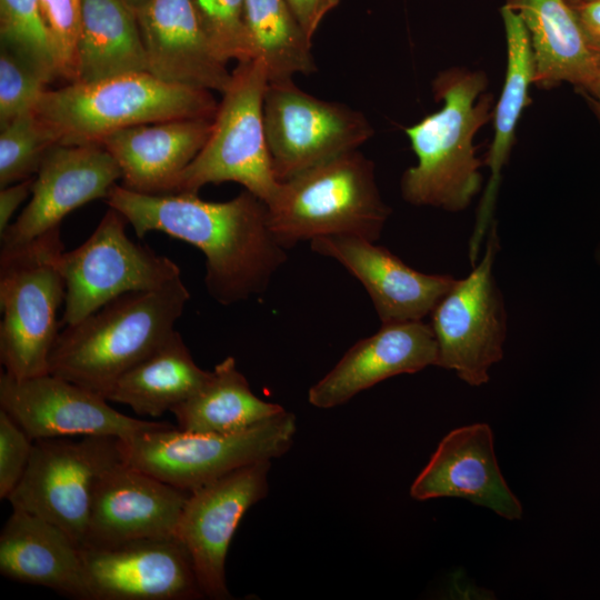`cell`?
<instances>
[{"instance_id":"obj_32","label":"cell","mask_w":600,"mask_h":600,"mask_svg":"<svg viewBox=\"0 0 600 600\" xmlns=\"http://www.w3.org/2000/svg\"><path fill=\"white\" fill-rule=\"evenodd\" d=\"M217 56L224 62L253 59L246 22V0H191Z\"/></svg>"},{"instance_id":"obj_9","label":"cell","mask_w":600,"mask_h":600,"mask_svg":"<svg viewBox=\"0 0 600 600\" xmlns=\"http://www.w3.org/2000/svg\"><path fill=\"white\" fill-rule=\"evenodd\" d=\"M121 462V439L117 437L34 440L26 472L7 500L12 509L58 526L83 548L97 484Z\"/></svg>"},{"instance_id":"obj_5","label":"cell","mask_w":600,"mask_h":600,"mask_svg":"<svg viewBox=\"0 0 600 600\" xmlns=\"http://www.w3.org/2000/svg\"><path fill=\"white\" fill-rule=\"evenodd\" d=\"M267 208L271 231L286 249L326 236L376 242L391 213L374 164L359 149L280 182Z\"/></svg>"},{"instance_id":"obj_22","label":"cell","mask_w":600,"mask_h":600,"mask_svg":"<svg viewBox=\"0 0 600 600\" xmlns=\"http://www.w3.org/2000/svg\"><path fill=\"white\" fill-rule=\"evenodd\" d=\"M212 119L138 124L106 136L102 144L122 172L121 186L141 193H170L180 173L203 148Z\"/></svg>"},{"instance_id":"obj_29","label":"cell","mask_w":600,"mask_h":600,"mask_svg":"<svg viewBox=\"0 0 600 600\" xmlns=\"http://www.w3.org/2000/svg\"><path fill=\"white\" fill-rule=\"evenodd\" d=\"M246 22L253 59L264 63L269 81L317 70L311 39L286 0H246Z\"/></svg>"},{"instance_id":"obj_28","label":"cell","mask_w":600,"mask_h":600,"mask_svg":"<svg viewBox=\"0 0 600 600\" xmlns=\"http://www.w3.org/2000/svg\"><path fill=\"white\" fill-rule=\"evenodd\" d=\"M280 404L257 397L234 358L216 364L206 383L172 409L178 428L198 433H234L283 412Z\"/></svg>"},{"instance_id":"obj_14","label":"cell","mask_w":600,"mask_h":600,"mask_svg":"<svg viewBox=\"0 0 600 600\" xmlns=\"http://www.w3.org/2000/svg\"><path fill=\"white\" fill-rule=\"evenodd\" d=\"M271 462L236 469L188 497L176 536L191 558L206 598L231 599L226 580L229 544L246 512L267 496Z\"/></svg>"},{"instance_id":"obj_20","label":"cell","mask_w":600,"mask_h":600,"mask_svg":"<svg viewBox=\"0 0 600 600\" xmlns=\"http://www.w3.org/2000/svg\"><path fill=\"white\" fill-rule=\"evenodd\" d=\"M437 358L438 346L430 324L422 320L381 323L376 333L350 347L310 387L308 401L319 409L341 406L388 378L436 366Z\"/></svg>"},{"instance_id":"obj_40","label":"cell","mask_w":600,"mask_h":600,"mask_svg":"<svg viewBox=\"0 0 600 600\" xmlns=\"http://www.w3.org/2000/svg\"><path fill=\"white\" fill-rule=\"evenodd\" d=\"M596 108H597V110H598V112H599V114H600V103H597V102H596Z\"/></svg>"},{"instance_id":"obj_2","label":"cell","mask_w":600,"mask_h":600,"mask_svg":"<svg viewBox=\"0 0 600 600\" xmlns=\"http://www.w3.org/2000/svg\"><path fill=\"white\" fill-rule=\"evenodd\" d=\"M487 84L482 71L459 67L434 78L432 90L436 100L442 101L441 109L404 128L418 160L400 182L408 203L459 212L480 191L481 161L473 139L493 117Z\"/></svg>"},{"instance_id":"obj_18","label":"cell","mask_w":600,"mask_h":600,"mask_svg":"<svg viewBox=\"0 0 600 600\" xmlns=\"http://www.w3.org/2000/svg\"><path fill=\"white\" fill-rule=\"evenodd\" d=\"M310 242L316 253L334 259L360 281L381 323L422 320L456 281L449 274L414 270L363 238L326 236Z\"/></svg>"},{"instance_id":"obj_34","label":"cell","mask_w":600,"mask_h":600,"mask_svg":"<svg viewBox=\"0 0 600 600\" xmlns=\"http://www.w3.org/2000/svg\"><path fill=\"white\" fill-rule=\"evenodd\" d=\"M57 53L60 78L73 82L82 0H39Z\"/></svg>"},{"instance_id":"obj_35","label":"cell","mask_w":600,"mask_h":600,"mask_svg":"<svg viewBox=\"0 0 600 600\" xmlns=\"http://www.w3.org/2000/svg\"><path fill=\"white\" fill-rule=\"evenodd\" d=\"M34 441L0 409V498L7 499L23 477Z\"/></svg>"},{"instance_id":"obj_30","label":"cell","mask_w":600,"mask_h":600,"mask_svg":"<svg viewBox=\"0 0 600 600\" xmlns=\"http://www.w3.org/2000/svg\"><path fill=\"white\" fill-rule=\"evenodd\" d=\"M0 44L24 57L51 80L60 78L39 0H0Z\"/></svg>"},{"instance_id":"obj_37","label":"cell","mask_w":600,"mask_h":600,"mask_svg":"<svg viewBox=\"0 0 600 600\" xmlns=\"http://www.w3.org/2000/svg\"><path fill=\"white\" fill-rule=\"evenodd\" d=\"M34 178H29L0 190V234H2L10 224V220L32 191Z\"/></svg>"},{"instance_id":"obj_8","label":"cell","mask_w":600,"mask_h":600,"mask_svg":"<svg viewBox=\"0 0 600 600\" xmlns=\"http://www.w3.org/2000/svg\"><path fill=\"white\" fill-rule=\"evenodd\" d=\"M296 432V417L284 410L234 433H198L170 424L121 440V447L127 464L191 492L241 467L281 457Z\"/></svg>"},{"instance_id":"obj_12","label":"cell","mask_w":600,"mask_h":600,"mask_svg":"<svg viewBox=\"0 0 600 600\" xmlns=\"http://www.w3.org/2000/svg\"><path fill=\"white\" fill-rule=\"evenodd\" d=\"M263 121L279 182L358 150L374 133L362 112L313 97L298 88L292 78L269 81Z\"/></svg>"},{"instance_id":"obj_10","label":"cell","mask_w":600,"mask_h":600,"mask_svg":"<svg viewBox=\"0 0 600 600\" xmlns=\"http://www.w3.org/2000/svg\"><path fill=\"white\" fill-rule=\"evenodd\" d=\"M498 250L493 223L479 262L467 277L456 279L430 313L438 346L436 366L474 387L490 380L489 371L502 359L507 338L506 303L493 276Z\"/></svg>"},{"instance_id":"obj_25","label":"cell","mask_w":600,"mask_h":600,"mask_svg":"<svg viewBox=\"0 0 600 600\" xmlns=\"http://www.w3.org/2000/svg\"><path fill=\"white\" fill-rule=\"evenodd\" d=\"M501 16L507 42V70L493 113L494 134L486 159L490 177L480 202L470 243L471 263L477 260L479 246L490 223L501 170L512 148L521 113L530 102L529 88L534 84V61L527 29L520 16L506 4L501 8Z\"/></svg>"},{"instance_id":"obj_24","label":"cell","mask_w":600,"mask_h":600,"mask_svg":"<svg viewBox=\"0 0 600 600\" xmlns=\"http://www.w3.org/2000/svg\"><path fill=\"white\" fill-rule=\"evenodd\" d=\"M0 573L79 600H90L81 548L52 522L13 509L0 533Z\"/></svg>"},{"instance_id":"obj_13","label":"cell","mask_w":600,"mask_h":600,"mask_svg":"<svg viewBox=\"0 0 600 600\" xmlns=\"http://www.w3.org/2000/svg\"><path fill=\"white\" fill-rule=\"evenodd\" d=\"M0 409L33 441L70 436L127 440L171 424L123 414L102 396L51 373L17 380L1 372Z\"/></svg>"},{"instance_id":"obj_36","label":"cell","mask_w":600,"mask_h":600,"mask_svg":"<svg viewBox=\"0 0 600 600\" xmlns=\"http://www.w3.org/2000/svg\"><path fill=\"white\" fill-rule=\"evenodd\" d=\"M298 23L312 39L324 16L334 9L340 0H286Z\"/></svg>"},{"instance_id":"obj_26","label":"cell","mask_w":600,"mask_h":600,"mask_svg":"<svg viewBox=\"0 0 600 600\" xmlns=\"http://www.w3.org/2000/svg\"><path fill=\"white\" fill-rule=\"evenodd\" d=\"M148 71L136 11L122 0H82L73 82Z\"/></svg>"},{"instance_id":"obj_11","label":"cell","mask_w":600,"mask_h":600,"mask_svg":"<svg viewBox=\"0 0 600 600\" xmlns=\"http://www.w3.org/2000/svg\"><path fill=\"white\" fill-rule=\"evenodd\" d=\"M127 223L120 212L109 208L81 246L62 252L64 327L123 294L153 290L181 276L171 259L132 241L126 233Z\"/></svg>"},{"instance_id":"obj_19","label":"cell","mask_w":600,"mask_h":600,"mask_svg":"<svg viewBox=\"0 0 600 600\" xmlns=\"http://www.w3.org/2000/svg\"><path fill=\"white\" fill-rule=\"evenodd\" d=\"M410 496L419 501L466 499L511 521L523 513L501 473L487 423L456 428L446 434L412 482Z\"/></svg>"},{"instance_id":"obj_23","label":"cell","mask_w":600,"mask_h":600,"mask_svg":"<svg viewBox=\"0 0 600 600\" xmlns=\"http://www.w3.org/2000/svg\"><path fill=\"white\" fill-rule=\"evenodd\" d=\"M529 36L534 84L569 82L591 92L600 79V44L587 31L568 0H506Z\"/></svg>"},{"instance_id":"obj_21","label":"cell","mask_w":600,"mask_h":600,"mask_svg":"<svg viewBox=\"0 0 600 600\" xmlns=\"http://www.w3.org/2000/svg\"><path fill=\"white\" fill-rule=\"evenodd\" d=\"M136 14L148 72L181 86L227 89L231 72L211 47L191 0H148Z\"/></svg>"},{"instance_id":"obj_4","label":"cell","mask_w":600,"mask_h":600,"mask_svg":"<svg viewBox=\"0 0 600 600\" xmlns=\"http://www.w3.org/2000/svg\"><path fill=\"white\" fill-rule=\"evenodd\" d=\"M211 91L163 81L148 71L46 90L34 112L61 144L99 143L123 128L177 119H213Z\"/></svg>"},{"instance_id":"obj_31","label":"cell","mask_w":600,"mask_h":600,"mask_svg":"<svg viewBox=\"0 0 600 600\" xmlns=\"http://www.w3.org/2000/svg\"><path fill=\"white\" fill-rule=\"evenodd\" d=\"M56 144V133L34 110L0 128V188L32 178Z\"/></svg>"},{"instance_id":"obj_27","label":"cell","mask_w":600,"mask_h":600,"mask_svg":"<svg viewBox=\"0 0 600 600\" xmlns=\"http://www.w3.org/2000/svg\"><path fill=\"white\" fill-rule=\"evenodd\" d=\"M211 371L193 360L176 331L161 347L129 369L114 383L108 401L129 406L141 417L159 418L196 393Z\"/></svg>"},{"instance_id":"obj_39","label":"cell","mask_w":600,"mask_h":600,"mask_svg":"<svg viewBox=\"0 0 600 600\" xmlns=\"http://www.w3.org/2000/svg\"><path fill=\"white\" fill-rule=\"evenodd\" d=\"M590 93L594 96L596 102L600 103V79Z\"/></svg>"},{"instance_id":"obj_38","label":"cell","mask_w":600,"mask_h":600,"mask_svg":"<svg viewBox=\"0 0 600 600\" xmlns=\"http://www.w3.org/2000/svg\"><path fill=\"white\" fill-rule=\"evenodd\" d=\"M127 6L132 10L137 11L140 9L148 0H122Z\"/></svg>"},{"instance_id":"obj_33","label":"cell","mask_w":600,"mask_h":600,"mask_svg":"<svg viewBox=\"0 0 600 600\" xmlns=\"http://www.w3.org/2000/svg\"><path fill=\"white\" fill-rule=\"evenodd\" d=\"M51 81L24 57L0 44V128L34 110Z\"/></svg>"},{"instance_id":"obj_17","label":"cell","mask_w":600,"mask_h":600,"mask_svg":"<svg viewBox=\"0 0 600 600\" xmlns=\"http://www.w3.org/2000/svg\"><path fill=\"white\" fill-rule=\"evenodd\" d=\"M189 494L121 462L97 484L83 548L176 536Z\"/></svg>"},{"instance_id":"obj_1","label":"cell","mask_w":600,"mask_h":600,"mask_svg":"<svg viewBox=\"0 0 600 600\" xmlns=\"http://www.w3.org/2000/svg\"><path fill=\"white\" fill-rule=\"evenodd\" d=\"M107 203L137 237L159 231L202 251L207 291L223 306L263 293L287 260V249L271 231L267 204L248 190L214 202L197 193L150 194L114 184Z\"/></svg>"},{"instance_id":"obj_6","label":"cell","mask_w":600,"mask_h":600,"mask_svg":"<svg viewBox=\"0 0 600 600\" xmlns=\"http://www.w3.org/2000/svg\"><path fill=\"white\" fill-rule=\"evenodd\" d=\"M62 252L60 227L0 252V361L13 379L49 373L66 293Z\"/></svg>"},{"instance_id":"obj_15","label":"cell","mask_w":600,"mask_h":600,"mask_svg":"<svg viewBox=\"0 0 600 600\" xmlns=\"http://www.w3.org/2000/svg\"><path fill=\"white\" fill-rule=\"evenodd\" d=\"M90 600L206 598L191 558L176 537L81 548Z\"/></svg>"},{"instance_id":"obj_7","label":"cell","mask_w":600,"mask_h":600,"mask_svg":"<svg viewBox=\"0 0 600 600\" xmlns=\"http://www.w3.org/2000/svg\"><path fill=\"white\" fill-rule=\"evenodd\" d=\"M268 83L260 59L238 62L203 148L177 178L170 193H197L206 184L232 181L266 204L271 200L280 182L272 170L263 121Z\"/></svg>"},{"instance_id":"obj_3","label":"cell","mask_w":600,"mask_h":600,"mask_svg":"<svg viewBox=\"0 0 600 600\" xmlns=\"http://www.w3.org/2000/svg\"><path fill=\"white\" fill-rule=\"evenodd\" d=\"M189 299L180 276L160 288L110 301L59 332L49 373L107 399L122 374L177 331L176 322Z\"/></svg>"},{"instance_id":"obj_16","label":"cell","mask_w":600,"mask_h":600,"mask_svg":"<svg viewBox=\"0 0 600 600\" xmlns=\"http://www.w3.org/2000/svg\"><path fill=\"white\" fill-rule=\"evenodd\" d=\"M31 199L0 234L1 250L22 246L60 227L62 219L96 199H107L122 179L116 159L100 143L56 144L43 158Z\"/></svg>"}]
</instances>
